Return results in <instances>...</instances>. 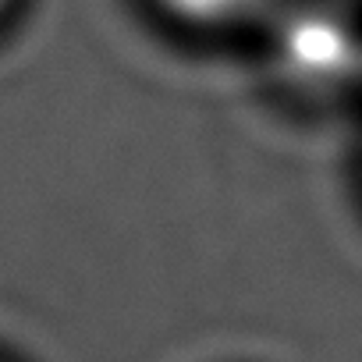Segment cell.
<instances>
[{
  "mask_svg": "<svg viewBox=\"0 0 362 362\" xmlns=\"http://www.w3.org/2000/svg\"><path fill=\"white\" fill-rule=\"evenodd\" d=\"M277 57L295 82L327 89L362 68V43L341 15L298 11L277 33Z\"/></svg>",
  "mask_w": 362,
  "mask_h": 362,
  "instance_id": "obj_1",
  "label": "cell"
},
{
  "mask_svg": "<svg viewBox=\"0 0 362 362\" xmlns=\"http://www.w3.org/2000/svg\"><path fill=\"white\" fill-rule=\"evenodd\" d=\"M160 4L177 15L181 22H196V25H228L256 15L267 8L270 0H160Z\"/></svg>",
  "mask_w": 362,
  "mask_h": 362,
  "instance_id": "obj_2",
  "label": "cell"
},
{
  "mask_svg": "<svg viewBox=\"0 0 362 362\" xmlns=\"http://www.w3.org/2000/svg\"><path fill=\"white\" fill-rule=\"evenodd\" d=\"M4 4H8V0H0V11H4Z\"/></svg>",
  "mask_w": 362,
  "mask_h": 362,
  "instance_id": "obj_3",
  "label": "cell"
}]
</instances>
